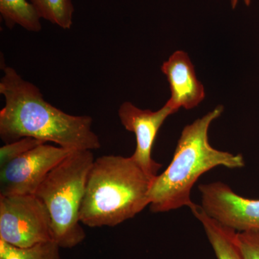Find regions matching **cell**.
<instances>
[{
  "instance_id": "16",
  "label": "cell",
  "mask_w": 259,
  "mask_h": 259,
  "mask_svg": "<svg viewBox=\"0 0 259 259\" xmlns=\"http://www.w3.org/2000/svg\"><path fill=\"white\" fill-rule=\"evenodd\" d=\"M238 1H239V0H231L232 9H236ZM251 1L252 0H243V3H244V4L246 5V6H249V5L251 4Z\"/></svg>"
},
{
  "instance_id": "4",
  "label": "cell",
  "mask_w": 259,
  "mask_h": 259,
  "mask_svg": "<svg viewBox=\"0 0 259 259\" xmlns=\"http://www.w3.org/2000/svg\"><path fill=\"white\" fill-rule=\"evenodd\" d=\"M95 161L92 151H73L45 177L35 195L47 207L53 241L72 248L86 238L80 211L89 172Z\"/></svg>"
},
{
  "instance_id": "6",
  "label": "cell",
  "mask_w": 259,
  "mask_h": 259,
  "mask_svg": "<svg viewBox=\"0 0 259 259\" xmlns=\"http://www.w3.org/2000/svg\"><path fill=\"white\" fill-rule=\"evenodd\" d=\"M71 151L46 143L0 167V196L35 195L48 174Z\"/></svg>"
},
{
  "instance_id": "3",
  "label": "cell",
  "mask_w": 259,
  "mask_h": 259,
  "mask_svg": "<svg viewBox=\"0 0 259 259\" xmlns=\"http://www.w3.org/2000/svg\"><path fill=\"white\" fill-rule=\"evenodd\" d=\"M154 178L131 156L105 155L95 159L80 211L81 224L115 227L132 219L150 205Z\"/></svg>"
},
{
  "instance_id": "9",
  "label": "cell",
  "mask_w": 259,
  "mask_h": 259,
  "mask_svg": "<svg viewBox=\"0 0 259 259\" xmlns=\"http://www.w3.org/2000/svg\"><path fill=\"white\" fill-rule=\"evenodd\" d=\"M161 71L166 76L171 91L167 103L174 108L191 110L204 100V86L197 79L193 64L185 51H175L163 62Z\"/></svg>"
},
{
  "instance_id": "11",
  "label": "cell",
  "mask_w": 259,
  "mask_h": 259,
  "mask_svg": "<svg viewBox=\"0 0 259 259\" xmlns=\"http://www.w3.org/2000/svg\"><path fill=\"white\" fill-rule=\"evenodd\" d=\"M0 14L10 29L18 25L30 32L41 30V17L29 0H0Z\"/></svg>"
},
{
  "instance_id": "10",
  "label": "cell",
  "mask_w": 259,
  "mask_h": 259,
  "mask_svg": "<svg viewBox=\"0 0 259 259\" xmlns=\"http://www.w3.org/2000/svg\"><path fill=\"white\" fill-rule=\"evenodd\" d=\"M190 209L203 227L217 259H242L237 244L236 231L209 217L201 205L194 203Z\"/></svg>"
},
{
  "instance_id": "5",
  "label": "cell",
  "mask_w": 259,
  "mask_h": 259,
  "mask_svg": "<svg viewBox=\"0 0 259 259\" xmlns=\"http://www.w3.org/2000/svg\"><path fill=\"white\" fill-rule=\"evenodd\" d=\"M0 239L20 248L53 241L49 212L36 196H0Z\"/></svg>"
},
{
  "instance_id": "15",
  "label": "cell",
  "mask_w": 259,
  "mask_h": 259,
  "mask_svg": "<svg viewBox=\"0 0 259 259\" xmlns=\"http://www.w3.org/2000/svg\"><path fill=\"white\" fill-rule=\"evenodd\" d=\"M236 241L242 259H259V231L237 232Z\"/></svg>"
},
{
  "instance_id": "14",
  "label": "cell",
  "mask_w": 259,
  "mask_h": 259,
  "mask_svg": "<svg viewBox=\"0 0 259 259\" xmlns=\"http://www.w3.org/2000/svg\"><path fill=\"white\" fill-rule=\"evenodd\" d=\"M42 144L46 143L31 137H25L14 142L5 144L0 148V167Z\"/></svg>"
},
{
  "instance_id": "2",
  "label": "cell",
  "mask_w": 259,
  "mask_h": 259,
  "mask_svg": "<svg viewBox=\"0 0 259 259\" xmlns=\"http://www.w3.org/2000/svg\"><path fill=\"white\" fill-rule=\"evenodd\" d=\"M223 110V106L219 105L184 127L171 163L153 181L149 192L150 209L153 212L190 208L194 204L191 191L202 175L218 166L232 169L245 166L241 154L220 151L209 144V127Z\"/></svg>"
},
{
  "instance_id": "7",
  "label": "cell",
  "mask_w": 259,
  "mask_h": 259,
  "mask_svg": "<svg viewBox=\"0 0 259 259\" xmlns=\"http://www.w3.org/2000/svg\"><path fill=\"white\" fill-rule=\"evenodd\" d=\"M202 209L223 226L236 232L259 231V199L236 194L221 182L199 186Z\"/></svg>"
},
{
  "instance_id": "8",
  "label": "cell",
  "mask_w": 259,
  "mask_h": 259,
  "mask_svg": "<svg viewBox=\"0 0 259 259\" xmlns=\"http://www.w3.org/2000/svg\"><path fill=\"white\" fill-rule=\"evenodd\" d=\"M177 111L167 102L157 111L142 110L130 102H123L119 107L121 124L136 136V148L131 157L150 177L157 176L161 168V164L152 158L156 136L167 117Z\"/></svg>"
},
{
  "instance_id": "12",
  "label": "cell",
  "mask_w": 259,
  "mask_h": 259,
  "mask_svg": "<svg viewBox=\"0 0 259 259\" xmlns=\"http://www.w3.org/2000/svg\"><path fill=\"white\" fill-rule=\"evenodd\" d=\"M41 18L64 30L73 25L74 8L71 0H29Z\"/></svg>"
},
{
  "instance_id": "1",
  "label": "cell",
  "mask_w": 259,
  "mask_h": 259,
  "mask_svg": "<svg viewBox=\"0 0 259 259\" xmlns=\"http://www.w3.org/2000/svg\"><path fill=\"white\" fill-rule=\"evenodd\" d=\"M1 68L4 75L0 94L5 105L0 110V138L5 144L31 137L69 151H93L101 147L90 116L70 115L53 106L16 70L3 61Z\"/></svg>"
},
{
  "instance_id": "13",
  "label": "cell",
  "mask_w": 259,
  "mask_h": 259,
  "mask_svg": "<svg viewBox=\"0 0 259 259\" xmlns=\"http://www.w3.org/2000/svg\"><path fill=\"white\" fill-rule=\"evenodd\" d=\"M60 248L54 241L20 248L0 239V259H61Z\"/></svg>"
}]
</instances>
